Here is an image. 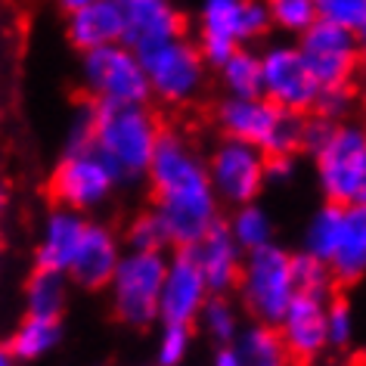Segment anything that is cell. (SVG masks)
<instances>
[{
	"instance_id": "cell-27",
	"label": "cell",
	"mask_w": 366,
	"mask_h": 366,
	"mask_svg": "<svg viewBox=\"0 0 366 366\" xmlns=\"http://www.w3.org/2000/svg\"><path fill=\"white\" fill-rule=\"evenodd\" d=\"M196 323L217 347H230L233 338L239 335V329H242L239 307H236L227 295H208V301L196 317Z\"/></svg>"
},
{
	"instance_id": "cell-35",
	"label": "cell",
	"mask_w": 366,
	"mask_h": 366,
	"mask_svg": "<svg viewBox=\"0 0 366 366\" xmlns=\"http://www.w3.org/2000/svg\"><path fill=\"white\" fill-rule=\"evenodd\" d=\"M351 103H354L351 87H329V90H320L314 112L329 118V122H342V118H347V112H351Z\"/></svg>"
},
{
	"instance_id": "cell-29",
	"label": "cell",
	"mask_w": 366,
	"mask_h": 366,
	"mask_svg": "<svg viewBox=\"0 0 366 366\" xmlns=\"http://www.w3.org/2000/svg\"><path fill=\"white\" fill-rule=\"evenodd\" d=\"M270 13V29H280L282 34H298L307 31L320 16L314 0H264Z\"/></svg>"
},
{
	"instance_id": "cell-14",
	"label": "cell",
	"mask_w": 366,
	"mask_h": 366,
	"mask_svg": "<svg viewBox=\"0 0 366 366\" xmlns=\"http://www.w3.org/2000/svg\"><path fill=\"white\" fill-rule=\"evenodd\" d=\"M208 295L212 292H208L193 258L183 249H177V254L168 258V267H164V280L159 292V323L196 326V317L208 301Z\"/></svg>"
},
{
	"instance_id": "cell-2",
	"label": "cell",
	"mask_w": 366,
	"mask_h": 366,
	"mask_svg": "<svg viewBox=\"0 0 366 366\" xmlns=\"http://www.w3.org/2000/svg\"><path fill=\"white\" fill-rule=\"evenodd\" d=\"M162 124L146 103L99 106L94 103V149L112 168L118 183L146 180Z\"/></svg>"
},
{
	"instance_id": "cell-37",
	"label": "cell",
	"mask_w": 366,
	"mask_h": 366,
	"mask_svg": "<svg viewBox=\"0 0 366 366\" xmlns=\"http://www.w3.org/2000/svg\"><path fill=\"white\" fill-rule=\"evenodd\" d=\"M212 366H239V363H236L233 347H217V354H214V363H212Z\"/></svg>"
},
{
	"instance_id": "cell-16",
	"label": "cell",
	"mask_w": 366,
	"mask_h": 366,
	"mask_svg": "<svg viewBox=\"0 0 366 366\" xmlns=\"http://www.w3.org/2000/svg\"><path fill=\"white\" fill-rule=\"evenodd\" d=\"M193 258V264L202 273L205 286L212 295H230L236 289V280H239V267H242V249L236 245V239L230 236L224 221H217L212 230H205L199 239L183 249Z\"/></svg>"
},
{
	"instance_id": "cell-10",
	"label": "cell",
	"mask_w": 366,
	"mask_h": 366,
	"mask_svg": "<svg viewBox=\"0 0 366 366\" xmlns=\"http://www.w3.org/2000/svg\"><path fill=\"white\" fill-rule=\"evenodd\" d=\"M115 189H118V177L94 146L66 149L50 174V193L56 199V205L81 214L103 208Z\"/></svg>"
},
{
	"instance_id": "cell-18",
	"label": "cell",
	"mask_w": 366,
	"mask_h": 366,
	"mask_svg": "<svg viewBox=\"0 0 366 366\" xmlns=\"http://www.w3.org/2000/svg\"><path fill=\"white\" fill-rule=\"evenodd\" d=\"M87 221H90L87 214L71 212V208H62V205L47 212L38 230V242H34V267L66 273L78 252V242L84 236Z\"/></svg>"
},
{
	"instance_id": "cell-31",
	"label": "cell",
	"mask_w": 366,
	"mask_h": 366,
	"mask_svg": "<svg viewBox=\"0 0 366 366\" xmlns=\"http://www.w3.org/2000/svg\"><path fill=\"white\" fill-rule=\"evenodd\" d=\"M124 242H127V249H134V252H164V245H168L159 217H155L152 212L134 217V221L127 224Z\"/></svg>"
},
{
	"instance_id": "cell-30",
	"label": "cell",
	"mask_w": 366,
	"mask_h": 366,
	"mask_svg": "<svg viewBox=\"0 0 366 366\" xmlns=\"http://www.w3.org/2000/svg\"><path fill=\"white\" fill-rule=\"evenodd\" d=\"M193 351V326L162 323L159 342H155V363L159 366H183Z\"/></svg>"
},
{
	"instance_id": "cell-4",
	"label": "cell",
	"mask_w": 366,
	"mask_h": 366,
	"mask_svg": "<svg viewBox=\"0 0 366 366\" xmlns=\"http://www.w3.org/2000/svg\"><path fill=\"white\" fill-rule=\"evenodd\" d=\"M242 307L254 317V323L277 326L282 310L295 298V277H292V252L270 242L242 254L239 280H236Z\"/></svg>"
},
{
	"instance_id": "cell-39",
	"label": "cell",
	"mask_w": 366,
	"mask_h": 366,
	"mask_svg": "<svg viewBox=\"0 0 366 366\" xmlns=\"http://www.w3.org/2000/svg\"><path fill=\"white\" fill-rule=\"evenodd\" d=\"M354 34H357V47H360V62H363V69H366V19L357 25Z\"/></svg>"
},
{
	"instance_id": "cell-38",
	"label": "cell",
	"mask_w": 366,
	"mask_h": 366,
	"mask_svg": "<svg viewBox=\"0 0 366 366\" xmlns=\"http://www.w3.org/2000/svg\"><path fill=\"white\" fill-rule=\"evenodd\" d=\"M56 4H59V10L69 16V13H75V10H84V6H90L94 0H56Z\"/></svg>"
},
{
	"instance_id": "cell-26",
	"label": "cell",
	"mask_w": 366,
	"mask_h": 366,
	"mask_svg": "<svg viewBox=\"0 0 366 366\" xmlns=\"http://www.w3.org/2000/svg\"><path fill=\"white\" fill-rule=\"evenodd\" d=\"M224 224L242 252H254V249H261V245L273 242V221L258 202L236 205L230 221H224Z\"/></svg>"
},
{
	"instance_id": "cell-24",
	"label": "cell",
	"mask_w": 366,
	"mask_h": 366,
	"mask_svg": "<svg viewBox=\"0 0 366 366\" xmlns=\"http://www.w3.org/2000/svg\"><path fill=\"white\" fill-rule=\"evenodd\" d=\"M25 314L34 317H59L69 305V277L56 270H44L34 267L31 277L25 280Z\"/></svg>"
},
{
	"instance_id": "cell-6",
	"label": "cell",
	"mask_w": 366,
	"mask_h": 366,
	"mask_svg": "<svg viewBox=\"0 0 366 366\" xmlns=\"http://www.w3.org/2000/svg\"><path fill=\"white\" fill-rule=\"evenodd\" d=\"M140 66L146 71V84H149V97L162 99L171 106H183L199 97L205 84V69L208 62L202 59L196 41L187 34H174V38L146 44L137 50Z\"/></svg>"
},
{
	"instance_id": "cell-1",
	"label": "cell",
	"mask_w": 366,
	"mask_h": 366,
	"mask_svg": "<svg viewBox=\"0 0 366 366\" xmlns=\"http://www.w3.org/2000/svg\"><path fill=\"white\" fill-rule=\"evenodd\" d=\"M146 180L152 187V214L174 249H189L221 221V199L208 180L205 155L180 131H162Z\"/></svg>"
},
{
	"instance_id": "cell-25",
	"label": "cell",
	"mask_w": 366,
	"mask_h": 366,
	"mask_svg": "<svg viewBox=\"0 0 366 366\" xmlns=\"http://www.w3.org/2000/svg\"><path fill=\"white\" fill-rule=\"evenodd\" d=\"M217 78L227 97H258L261 94V62L249 47L233 50L224 62H217Z\"/></svg>"
},
{
	"instance_id": "cell-19",
	"label": "cell",
	"mask_w": 366,
	"mask_h": 366,
	"mask_svg": "<svg viewBox=\"0 0 366 366\" xmlns=\"http://www.w3.org/2000/svg\"><path fill=\"white\" fill-rule=\"evenodd\" d=\"M124 13V44L134 50L183 34V16L174 0H118Z\"/></svg>"
},
{
	"instance_id": "cell-36",
	"label": "cell",
	"mask_w": 366,
	"mask_h": 366,
	"mask_svg": "<svg viewBox=\"0 0 366 366\" xmlns=\"http://www.w3.org/2000/svg\"><path fill=\"white\" fill-rule=\"evenodd\" d=\"M295 174V155H267V180L286 183Z\"/></svg>"
},
{
	"instance_id": "cell-34",
	"label": "cell",
	"mask_w": 366,
	"mask_h": 366,
	"mask_svg": "<svg viewBox=\"0 0 366 366\" xmlns=\"http://www.w3.org/2000/svg\"><path fill=\"white\" fill-rule=\"evenodd\" d=\"M94 146V103L78 106L69 118L66 140H62V152L66 149H87Z\"/></svg>"
},
{
	"instance_id": "cell-7",
	"label": "cell",
	"mask_w": 366,
	"mask_h": 366,
	"mask_svg": "<svg viewBox=\"0 0 366 366\" xmlns=\"http://www.w3.org/2000/svg\"><path fill=\"white\" fill-rule=\"evenodd\" d=\"M196 47L208 66H217L233 50L270 31V13L264 0H202L199 6Z\"/></svg>"
},
{
	"instance_id": "cell-28",
	"label": "cell",
	"mask_w": 366,
	"mask_h": 366,
	"mask_svg": "<svg viewBox=\"0 0 366 366\" xmlns=\"http://www.w3.org/2000/svg\"><path fill=\"white\" fill-rule=\"evenodd\" d=\"M292 277H295V289L305 292V295H317V298H332L335 280L329 267L320 258L307 252H295L292 254Z\"/></svg>"
},
{
	"instance_id": "cell-33",
	"label": "cell",
	"mask_w": 366,
	"mask_h": 366,
	"mask_svg": "<svg viewBox=\"0 0 366 366\" xmlns=\"http://www.w3.org/2000/svg\"><path fill=\"white\" fill-rule=\"evenodd\" d=\"M317 16L329 22H338L345 29H357L366 19V0H314Z\"/></svg>"
},
{
	"instance_id": "cell-20",
	"label": "cell",
	"mask_w": 366,
	"mask_h": 366,
	"mask_svg": "<svg viewBox=\"0 0 366 366\" xmlns=\"http://www.w3.org/2000/svg\"><path fill=\"white\" fill-rule=\"evenodd\" d=\"M326 267L335 282H354L366 277V205H342L338 233L326 258Z\"/></svg>"
},
{
	"instance_id": "cell-15",
	"label": "cell",
	"mask_w": 366,
	"mask_h": 366,
	"mask_svg": "<svg viewBox=\"0 0 366 366\" xmlns=\"http://www.w3.org/2000/svg\"><path fill=\"white\" fill-rule=\"evenodd\" d=\"M122 254H124L122 239H118L112 227L103 221H87L84 236H81L78 252L69 264L66 277L81 289H106Z\"/></svg>"
},
{
	"instance_id": "cell-12",
	"label": "cell",
	"mask_w": 366,
	"mask_h": 366,
	"mask_svg": "<svg viewBox=\"0 0 366 366\" xmlns=\"http://www.w3.org/2000/svg\"><path fill=\"white\" fill-rule=\"evenodd\" d=\"M208 180L221 205H249L258 202L261 189L267 187V155L254 146L224 137L205 159Z\"/></svg>"
},
{
	"instance_id": "cell-13",
	"label": "cell",
	"mask_w": 366,
	"mask_h": 366,
	"mask_svg": "<svg viewBox=\"0 0 366 366\" xmlns=\"http://www.w3.org/2000/svg\"><path fill=\"white\" fill-rule=\"evenodd\" d=\"M258 62H261V97H267L273 106L295 115L314 112L323 87L310 75L307 62L295 44L289 41L270 44L264 53H258Z\"/></svg>"
},
{
	"instance_id": "cell-8",
	"label": "cell",
	"mask_w": 366,
	"mask_h": 366,
	"mask_svg": "<svg viewBox=\"0 0 366 366\" xmlns=\"http://www.w3.org/2000/svg\"><path fill=\"white\" fill-rule=\"evenodd\" d=\"M310 155H314L317 183L326 202H357V189H360V177L366 168V124L351 122V118L332 122L323 143Z\"/></svg>"
},
{
	"instance_id": "cell-23",
	"label": "cell",
	"mask_w": 366,
	"mask_h": 366,
	"mask_svg": "<svg viewBox=\"0 0 366 366\" xmlns=\"http://www.w3.org/2000/svg\"><path fill=\"white\" fill-rule=\"evenodd\" d=\"M230 347L239 366H292V354L282 345L277 326L267 323L242 326Z\"/></svg>"
},
{
	"instance_id": "cell-9",
	"label": "cell",
	"mask_w": 366,
	"mask_h": 366,
	"mask_svg": "<svg viewBox=\"0 0 366 366\" xmlns=\"http://www.w3.org/2000/svg\"><path fill=\"white\" fill-rule=\"evenodd\" d=\"M81 81L90 103L99 106H137L149 103V84L134 47L106 44L81 53Z\"/></svg>"
},
{
	"instance_id": "cell-17",
	"label": "cell",
	"mask_w": 366,
	"mask_h": 366,
	"mask_svg": "<svg viewBox=\"0 0 366 366\" xmlns=\"http://www.w3.org/2000/svg\"><path fill=\"white\" fill-rule=\"evenodd\" d=\"M277 332L292 354V360H314L323 347H329L326 338V298L305 295L295 292V298L289 301V307L282 310Z\"/></svg>"
},
{
	"instance_id": "cell-5",
	"label": "cell",
	"mask_w": 366,
	"mask_h": 366,
	"mask_svg": "<svg viewBox=\"0 0 366 366\" xmlns=\"http://www.w3.org/2000/svg\"><path fill=\"white\" fill-rule=\"evenodd\" d=\"M168 267L164 252H134L124 249L118 267L109 280V305L115 320L131 329H146L159 320V292Z\"/></svg>"
},
{
	"instance_id": "cell-3",
	"label": "cell",
	"mask_w": 366,
	"mask_h": 366,
	"mask_svg": "<svg viewBox=\"0 0 366 366\" xmlns=\"http://www.w3.org/2000/svg\"><path fill=\"white\" fill-rule=\"evenodd\" d=\"M301 118L273 106L267 97H224L214 122L224 137L242 140L264 155H295L301 149Z\"/></svg>"
},
{
	"instance_id": "cell-42",
	"label": "cell",
	"mask_w": 366,
	"mask_h": 366,
	"mask_svg": "<svg viewBox=\"0 0 366 366\" xmlns=\"http://www.w3.org/2000/svg\"><path fill=\"white\" fill-rule=\"evenodd\" d=\"M357 202L366 205V168H363V177H360V189H357Z\"/></svg>"
},
{
	"instance_id": "cell-21",
	"label": "cell",
	"mask_w": 366,
	"mask_h": 366,
	"mask_svg": "<svg viewBox=\"0 0 366 366\" xmlns=\"http://www.w3.org/2000/svg\"><path fill=\"white\" fill-rule=\"evenodd\" d=\"M69 44L81 53L106 47V44H124V13L118 0H94L84 10L69 13L66 22Z\"/></svg>"
},
{
	"instance_id": "cell-22",
	"label": "cell",
	"mask_w": 366,
	"mask_h": 366,
	"mask_svg": "<svg viewBox=\"0 0 366 366\" xmlns=\"http://www.w3.org/2000/svg\"><path fill=\"white\" fill-rule=\"evenodd\" d=\"M62 342V320L59 317H34L25 314L19 323H16L10 342V354L16 357V363H34L44 360L47 354H53Z\"/></svg>"
},
{
	"instance_id": "cell-11",
	"label": "cell",
	"mask_w": 366,
	"mask_h": 366,
	"mask_svg": "<svg viewBox=\"0 0 366 366\" xmlns=\"http://www.w3.org/2000/svg\"><path fill=\"white\" fill-rule=\"evenodd\" d=\"M295 47L301 56H305L310 75L317 78V84L323 90L351 87L354 75L363 69L354 29H345V25H338V22L317 19L307 31L298 34Z\"/></svg>"
},
{
	"instance_id": "cell-32",
	"label": "cell",
	"mask_w": 366,
	"mask_h": 366,
	"mask_svg": "<svg viewBox=\"0 0 366 366\" xmlns=\"http://www.w3.org/2000/svg\"><path fill=\"white\" fill-rule=\"evenodd\" d=\"M354 329H357L354 307L342 298H329L326 301V338H329V345L347 347L354 342Z\"/></svg>"
},
{
	"instance_id": "cell-41",
	"label": "cell",
	"mask_w": 366,
	"mask_h": 366,
	"mask_svg": "<svg viewBox=\"0 0 366 366\" xmlns=\"http://www.w3.org/2000/svg\"><path fill=\"white\" fill-rule=\"evenodd\" d=\"M4 208H6V196L0 189V254H4Z\"/></svg>"
},
{
	"instance_id": "cell-40",
	"label": "cell",
	"mask_w": 366,
	"mask_h": 366,
	"mask_svg": "<svg viewBox=\"0 0 366 366\" xmlns=\"http://www.w3.org/2000/svg\"><path fill=\"white\" fill-rule=\"evenodd\" d=\"M0 366H16V357L10 354V347H6V342H0Z\"/></svg>"
}]
</instances>
